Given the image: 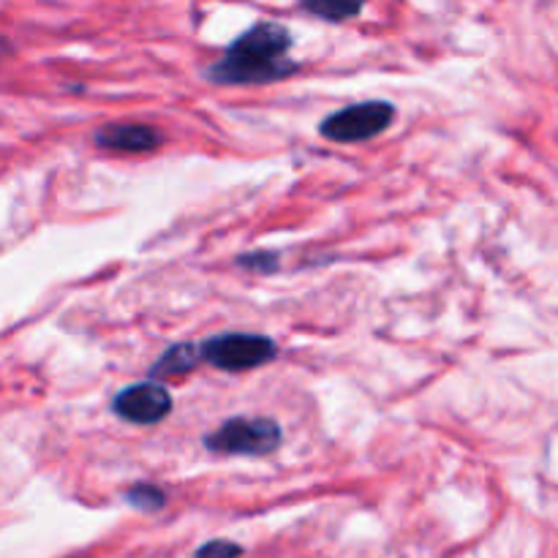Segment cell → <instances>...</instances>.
I'll list each match as a JSON object with an SVG mask.
<instances>
[{
    "mask_svg": "<svg viewBox=\"0 0 558 558\" xmlns=\"http://www.w3.org/2000/svg\"><path fill=\"white\" fill-rule=\"evenodd\" d=\"M289 47L292 36L287 27L278 22H259L207 69V80L216 85H267L283 80L298 71V65L287 60Z\"/></svg>",
    "mask_w": 558,
    "mask_h": 558,
    "instance_id": "1",
    "label": "cell"
},
{
    "mask_svg": "<svg viewBox=\"0 0 558 558\" xmlns=\"http://www.w3.org/2000/svg\"><path fill=\"white\" fill-rule=\"evenodd\" d=\"M281 425L270 417H234L205 439L216 456H267L281 445Z\"/></svg>",
    "mask_w": 558,
    "mask_h": 558,
    "instance_id": "2",
    "label": "cell"
},
{
    "mask_svg": "<svg viewBox=\"0 0 558 558\" xmlns=\"http://www.w3.org/2000/svg\"><path fill=\"white\" fill-rule=\"evenodd\" d=\"M202 360L216 365L218 371H251L270 363L276 357V343L267 336L251 332H227L202 343Z\"/></svg>",
    "mask_w": 558,
    "mask_h": 558,
    "instance_id": "3",
    "label": "cell"
},
{
    "mask_svg": "<svg viewBox=\"0 0 558 558\" xmlns=\"http://www.w3.org/2000/svg\"><path fill=\"white\" fill-rule=\"evenodd\" d=\"M396 118V107L387 101H365L330 114L319 125V134L332 142H363L374 140L381 131L390 129Z\"/></svg>",
    "mask_w": 558,
    "mask_h": 558,
    "instance_id": "4",
    "label": "cell"
},
{
    "mask_svg": "<svg viewBox=\"0 0 558 558\" xmlns=\"http://www.w3.org/2000/svg\"><path fill=\"white\" fill-rule=\"evenodd\" d=\"M114 414L125 423L156 425L172 412V396L156 381H140L114 396Z\"/></svg>",
    "mask_w": 558,
    "mask_h": 558,
    "instance_id": "5",
    "label": "cell"
},
{
    "mask_svg": "<svg viewBox=\"0 0 558 558\" xmlns=\"http://www.w3.org/2000/svg\"><path fill=\"white\" fill-rule=\"evenodd\" d=\"M161 142H163L161 131L142 123H112L96 131V145L104 147V150L147 153V150H156Z\"/></svg>",
    "mask_w": 558,
    "mask_h": 558,
    "instance_id": "6",
    "label": "cell"
},
{
    "mask_svg": "<svg viewBox=\"0 0 558 558\" xmlns=\"http://www.w3.org/2000/svg\"><path fill=\"white\" fill-rule=\"evenodd\" d=\"M202 360V349L194 347V343H178L172 347L169 352H163L158 357V363L153 365L150 374L156 379H163V376H180V374H189V371L196 368V363Z\"/></svg>",
    "mask_w": 558,
    "mask_h": 558,
    "instance_id": "7",
    "label": "cell"
},
{
    "mask_svg": "<svg viewBox=\"0 0 558 558\" xmlns=\"http://www.w3.org/2000/svg\"><path fill=\"white\" fill-rule=\"evenodd\" d=\"M308 14L319 16V20L327 22H343V20H352L363 11L365 0H300Z\"/></svg>",
    "mask_w": 558,
    "mask_h": 558,
    "instance_id": "8",
    "label": "cell"
},
{
    "mask_svg": "<svg viewBox=\"0 0 558 558\" xmlns=\"http://www.w3.org/2000/svg\"><path fill=\"white\" fill-rule=\"evenodd\" d=\"M125 501L142 512H156V510H161L163 501H167V496H163V490L156 488V485L142 483V485H134L131 490H125Z\"/></svg>",
    "mask_w": 558,
    "mask_h": 558,
    "instance_id": "9",
    "label": "cell"
},
{
    "mask_svg": "<svg viewBox=\"0 0 558 558\" xmlns=\"http://www.w3.org/2000/svg\"><path fill=\"white\" fill-rule=\"evenodd\" d=\"M238 265L243 267V270L272 272L278 267V254H267V251H259V254H243L238 259Z\"/></svg>",
    "mask_w": 558,
    "mask_h": 558,
    "instance_id": "10",
    "label": "cell"
},
{
    "mask_svg": "<svg viewBox=\"0 0 558 558\" xmlns=\"http://www.w3.org/2000/svg\"><path fill=\"white\" fill-rule=\"evenodd\" d=\"M240 554H243L240 545L227 543V539H213V543L202 545V548L196 550V558H238Z\"/></svg>",
    "mask_w": 558,
    "mask_h": 558,
    "instance_id": "11",
    "label": "cell"
}]
</instances>
